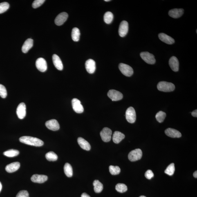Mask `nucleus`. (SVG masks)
<instances>
[{"label": "nucleus", "instance_id": "1", "mask_svg": "<svg viewBox=\"0 0 197 197\" xmlns=\"http://www.w3.org/2000/svg\"><path fill=\"white\" fill-rule=\"evenodd\" d=\"M19 141L23 144L38 147L44 144V142L40 139L30 136L22 137L20 138Z\"/></svg>", "mask_w": 197, "mask_h": 197}, {"label": "nucleus", "instance_id": "2", "mask_svg": "<svg viewBox=\"0 0 197 197\" xmlns=\"http://www.w3.org/2000/svg\"><path fill=\"white\" fill-rule=\"evenodd\" d=\"M157 88L161 91L170 92L174 91L175 87L172 83L162 81L158 83Z\"/></svg>", "mask_w": 197, "mask_h": 197}, {"label": "nucleus", "instance_id": "3", "mask_svg": "<svg viewBox=\"0 0 197 197\" xmlns=\"http://www.w3.org/2000/svg\"><path fill=\"white\" fill-rule=\"evenodd\" d=\"M142 156L141 150L137 149L130 152L128 155V158L131 161L134 162L140 160Z\"/></svg>", "mask_w": 197, "mask_h": 197}, {"label": "nucleus", "instance_id": "4", "mask_svg": "<svg viewBox=\"0 0 197 197\" xmlns=\"http://www.w3.org/2000/svg\"><path fill=\"white\" fill-rule=\"evenodd\" d=\"M119 68L121 73L126 76L130 77L133 75L134 71L133 68L129 65L120 63L119 65Z\"/></svg>", "mask_w": 197, "mask_h": 197}, {"label": "nucleus", "instance_id": "5", "mask_svg": "<svg viewBox=\"0 0 197 197\" xmlns=\"http://www.w3.org/2000/svg\"><path fill=\"white\" fill-rule=\"evenodd\" d=\"M126 120L130 123L133 124L136 121V113L134 108L132 107L127 108L126 112Z\"/></svg>", "mask_w": 197, "mask_h": 197}, {"label": "nucleus", "instance_id": "6", "mask_svg": "<svg viewBox=\"0 0 197 197\" xmlns=\"http://www.w3.org/2000/svg\"><path fill=\"white\" fill-rule=\"evenodd\" d=\"M141 58L146 63L149 64H154L155 63L154 56L147 52H142L140 53Z\"/></svg>", "mask_w": 197, "mask_h": 197}, {"label": "nucleus", "instance_id": "7", "mask_svg": "<svg viewBox=\"0 0 197 197\" xmlns=\"http://www.w3.org/2000/svg\"><path fill=\"white\" fill-rule=\"evenodd\" d=\"M107 95L109 98L113 101L120 100L122 99L123 95L121 92L114 90H109Z\"/></svg>", "mask_w": 197, "mask_h": 197}, {"label": "nucleus", "instance_id": "8", "mask_svg": "<svg viewBox=\"0 0 197 197\" xmlns=\"http://www.w3.org/2000/svg\"><path fill=\"white\" fill-rule=\"evenodd\" d=\"M112 134L111 130L108 127L104 128L100 133L101 138L104 142H108L111 140Z\"/></svg>", "mask_w": 197, "mask_h": 197}, {"label": "nucleus", "instance_id": "9", "mask_svg": "<svg viewBox=\"0 0 197 197\" xmlns=\"http://www.w3.org/2000/svg\"><path fill=\"white\" fill-rule=\"evenodd\" d=\"M72 108L74 111L77 113H82L84 111V108L81 104L80 100L74 98L72 101Z\"/></svg>", "mask_w": 197, "mask_h": 197}, {"label": "nucleus", "instance_id": "10", "mask_svg": "<svg viewBox=\"0 0 197 197\" xmlns=\"http://www.w3.org/2000/svg\"><path fill=\"white\" fill-rule=\"evenodd\" d=\"M129 30V24L127 21H122L119 28V34L121 37H124L127 35Z\"/></svg>", "mask_w": 197, "mask_h": 197}, {"label": "nucleus", "instance_id": "11", "mask_svg": "<svg viewBox=\"0 0 197 197\" xmlns=\"http://www.w3.org/2000/svg\"><path fill=\"white\" fill-rule=\"evenodd\" d=\"M36 66L37 69L41 72H46L47 69L46 61L42 58H39L36 61Z\"/></svg>", "mask_w": 197, "mask_h": 197}, {"label": "nucleus", "instance_id": "12", "mask_svg": "<svg viewBox=\"0 0 197 197\" xmlns=\"http://www.w3.org/2000/svg\"><path fill=\"white\" fill-rule=\"evenodd\" d=\"M17 114L20 119H23L26 115V106L24 103H21L18 106L17 109Z\"/></svg>", "mask_w": 197, "mask_h": 197}, {"label": "nucleus", "instance_id": "13", "mask_svg": "<svg viewBox=\"0 0 197 197\" xmlns=\"http://www.w3.org/2000/svg\"><path fill=\"white\" fill-rule=\"evenodd\" d=\"M68 17V14L66 12H61L56 17L55 21V24L57 26H61L67 20Z\"/></svg>", "mask_w": 197, "mask_h": 197}, {"label": "nucleus", "instance_id": "14", "mask_svg": "<svg viewBox=\"0 0 197 197\" xmlns=\"http://www.w3.org/2000/svg\"><path fill=\"white\" fill-rule=\"evenodd\" d=\"M46 125L48 129L52 131H57L59 129L58 122L56 120H51L46 122Z\"/></svg>", "mask_w": 197, "mask_h": 197}, {"label": "nucleus", "instance_id": "15", "mask_svg": "<svg viewBox=\"0 0 197 197\" xmlns=\"http://www.w3.org/2000/svg\"><path fill=\"white\" fill-rule=\"evenodd\" d=\"M85 66L87 71L90 74L94 73L96 70V63L93 59H90L86 61Z\"/></svg>", "mask_w": 197, "mask_h": 197}, {"label": "nucleus", "instance_id": "16", "mask_svg": "<svg viewBox=\"0 0 197 197\" xmlns=\"http://www.w3.org/2000/svg\"><path fill=\"white\" fill-rule=\"evenodd\" d=\"M48 177L46 175L35 174L32 175L31 180L34 182L38 183H42L46 181Z\"/></svg>", "mask_w": 197, "mask_h": 197}, {"label": "nucleus", "instance_id": "17", "mask_svg": "<svg viewBox=\"0 0 197 197\" xmlns=\"http://www.w3.org/2000/svg\"><path fill=\"white\" fill-rule=\"evenodd\" d=\"M165 133L168 136L172 138H180L182 137L181 133L179 131L172 128H168L165 130Z\"/></svg>", "mask_w": 197, "mask_h": 197}, {"label": "nucleus", "instance_id": "18", "mask_svg": "<svg viewBox=\"0 0 197 197\" xmlns=\"http://www.w3.org/2000/svg\"><path fill=\"white\" fill-rule=\"evenodd\" d=\"M169 65L173 71L177 72L179 70V61L176 57H172L169 60Z\"/></svg>", "mask_w": 197, "mask_h": 197}, {"label": "nucleus", "instance_id": "19", "mask_svg": "<svg viewBox=\"0 0 197 197\" xmlns=\"http://www.w3.org/2000/svg\"><path fill=\"white\" fill-rule=\"evenodd\" d=\"M184 10L182 8H175L169 11V16L174 19H178L181 17L184 14Z\"/></svg>", "mask_w": 197, "mask_h": 197}, {"label": "nucleus", "instance_id": "20", "mask_svg": "<svg viewBox=\"0 0 197 197\" xmlns=\"http://www.w3.org/2000/svg\"><path fill=\"white\" fill-rule=\"evenodd\" d=\"M158 37L162 42L168 44H172L175 42L174 39L165 33H160L158 34Z\"/></svg>", "mask_w": 197, "mask_h": 197}, {"label": "nucleus", "instance_id": "21", "mask_svg": "<svg viewBox=\"0 0 197 197\" xmlns=\"http://www.w3.org/2000/svg\"><path fill=\"white\" fill-rule=\"evenodd\" d=\"M20 166L19 162H12L6 166L5 169L8 173H12L18 170Z\"/></svg>", "mask_w": 197, "mask_h": 197}, {"label": "nucleus", "instance_id": "22", "mask_svg": "<svg viewBox=\"0 0 197 197\" xmlns=\"http://www.w3.org/2000/svg\"><path fill=\"white\" fill-rule=\"evenodd\" d=\"M52 59L54 66L58 70H63V66L62 61L58 56L54 54L52 56Z\"/></svg>", "mask_w": 197, "mask_h": 197}, {"label": "nucleus", "instance_id": "23", "mask_svg": "<svg viewBox=\"0 0 197 197\" xmlns=\"http://www.w3.org/2000/svg\"><path fill=\"white\" fill-rule=\"evenodd\" d=\"M33 40L31 39H29L25 41L22 48V50L23 53H26L33 46Z\"/></svg>", "mask_w": 197, "mask_h": 197}, {"label": "nucleus", "instance_id": "24", "mask_svg": "<svg viewBox=\"0 0 197 197\" xmlns=\"http://www.w3.org/2000/svg\"><path fill=\"white\" fill-rule=\"evenodd\" d=\"M77 142L80 147L83 149L87 151L91 149V145L89 142L82 137H79L78 138Z\"/></svg>", "mask_w": 197, "mask_h": 197}, {"label": "nucleus", "instance_id": "25", "mask_svg": "<svg viewBox=\"0 0 197 197\" xmlns=\"http://www.w3.org/2000/svg\"><path fill=\"white\" fill-rule=\"evenodd\" d=\"M125 138V135L124 134L121 133V132L116 131L114 133L113 140V142L115 144H119L123 139Z\"/></svg>", "mask_w": 197, "mask_h": 197}, {"label": "nucleus", "instance_id": "26", "mask_svg": "<svg viewBox=\"0 0 197 197\" xmlns=\"http://www.w3.org/2000/svg\"><path fill=\"white\" fill-rule=\"evenodd\" d=\"M71 35L73 40L75 42H77L80 39V30L77 28H73L72 30Z\"/></svg>", "mask_w": 197, "mask_h": 197}, {"label": "nucleus", "instance_id": "27", "mask_svg": "<svg viewBox=\"0 0 197 197\" xmlns=\"http://www.w3.org/2000/svg\"><path fill=\"white\" fill-rule=\"evenodd\" d=\"M94 190L96 193H99L101 192L104 189L103 184L98 180H95L93 182Z\"/></svg>", "mask_w": 197, "mask_h": 197}, {"label": "nucleus", "instance_id": "28", "mask_svg": "<svg viewBox=\"0 0 197 197\" xmlns=\"http://www.w3.org/2000/svg\"><path fill=\"white\" fill-rule=\"evenodd\" d=\"M64 171L65 174L69 178L73 176V169L70 164L66 163L64 166Z\"/></svg>", "mask_w": 197, "mask_h": 197}, {"label": "nucleus", "instance_id": "29", "mask_svg": "<svg viewBox=\"0 0 197 197\" xmlns=\"http://www.w3.org/2000/svg\"><path fill=\"white\" fill-rule=\"evenodd\" d=\"M114 19V15L111 12H106L104 16V22L107 24H110L113 21Z\"/></svg>", "mask_w": 197, "mask_h": 197}, {"label": "nucleus", "instance_id": "30", "mask_svg": "<svg viewBox=\"0 0 197 197\" xmlns=\"http://www.w3.org/2000/svg\"><path fill=\"white\" fill-rule=\"evenodd\" d=\"M19 153V152L18 150L10 149L4 152L3 154L7 157H12L17 156Z\"/></svg>", "mask_w": 197, "mask_h": 197}, {"label": "nucleus", "instance_id": "31", "mask_svg": "<svg viewBox=\"0 0 197 197\" xmlns=\"http://www.w3.org/2000/svg\"><path fill=\"white\" fill-rule=\"evenodd\" d=\"M46 159L49 161H56L58 159L57 155L52 151L47 153L46 155Z\"/></svg>", "mask_w": 197, "mask_h": 197}, {"label": "nucleus", "instance_id": "32", "mask_svg": "<svg viewBox=\"0 0 197 197\" xmlns=\"http://www.w3.org/2000/svg\"><path fill=\"white\" fill-rule=\"evenodd\" d=\"M115 189L118 192L124 193L127 190V187L125 184L118 183L116 185Z\"/></svg>", "mask_w": 197, "mask_h": 197}, {"label": "nucleus", "instance_id": "33", "mask_svg": "<svg viewBox=\"0 0 197 197\" xmlns=\"http://www.w3.org/2000/svg\"><path fill=\"white\" fill-rule=\"evenodd\" d=\"M166 117V114L163 111H160L156 114L155 118L158 122L162 123L164 121Z\"/></svg>", "mask_w": 197, "mask_h": 197}, {"label": "nucleus", "instance_id": "34", "mask_svg": "<svg viewBox=\"0 0 197 197\" xmlns=\"http://www.w3.org/2000/svg\"><path fill=\"white\" fill-rule=\"evenodd\" d=\"M109 171L112 175H115L120 174L121 169L118 166L110 165L109 167Z\"/></svg>", "mask_w": 197, "mask_h": 197}, {"label": "nucleus", "instance_id": "35", "mask_svg": "<svg viewBox=\"0 0 197 197\" xmlns=\"http://www.w3.org/2000/svg\"><path fill=\"white\" fill-rule=\"evenodd\" d=\"M175 170V164L172 163L168 166L165 171V173L169 176H172L174 174Z\"/></svg>", "mask_w": 197, "mask_h": 197}, {"label": "nucleus", "instance_id": "36", "mask_svg": "<svg viewBox=\"0 0 197 197\" xmlns=\"http://www.w3.org/2000/svg\"><path fill=\"white\" fill-rule=\"evenodd\" d=\"M10 5L8 2H3L0 3V14L7 11Z\"/></svg>", "mask_w": 197, "mask_h": 197}, {"label": "nucleus", "instance_id": "37", "mask_svg": "<svg viewBox=\"0 0 197 197\" xmlns=\"http://www.w3.org/2000/svg\"><path fill=\"white\" fill-rule=\"evenodd\" d=\"M7 92L6 88L3 85L0 84V96L3 98H6Z\"/></svg>", "mask_w": 197, "mask_h": 197}, {"label": "nucleus", "instance_id": "38", "mask_svg": "<svg viewBox=\"0 0 197 197\" xmlns=\"http://www.w3.org/2000/svg\"><path fill=\"white\" fill-rule=\"evenodd\" d=\"M45 0H36L32 4V7L34 8H37L40 7L45 2Z\"/></svg>", "mask_w": 197, "mask_h": 197}, {"label": "nucleus", "instance_id": "39", "mask_svg": "<svg viewBox=\"0 0 197 197\" xmlns=\"http://www.w3.org/2000/svg\"><path fill=\"white\" fill-rule=\"evenodd\" d=\"M16 197H29V193L26 190L21 191L18 193Z\"/></svg>", "mask_w": 197, "mask_h": 197}, {"label": "nucleus", "instance_id": "40", "mask_svg": "<svg viewBox=\"0 0 197 197\" xmlns=\"http://www.w3.org/2000/svg\"><path fill=\"white\" fill-rule=\"evenodd\" d=\"M154 176V175L151 170H148L145 173V177L148 179H151Z\"/></svg>", "mask_w": 197, "mask_h": 197}, {"label": "nucleus", "instance_id": "41", "mask_svg": "<svg viewBox=\"0 0 197 197\" xmlns=\"http://www.w3.org/2000/svg\"><path fill=\"white\" fill-rule=\"evenodd\" d=\"M191 114L192 116L195 117H197V110H195L193 112H192Z\"/></svg>", "mask_w": 197, "mask_h": 197}, {"label": "nucleus", "instance_id": "42", "mask_svg": "<svg viewBox=\"0 0 197 197\" xmlns=\"http://www.w3.org/2000/svg\"><path fill=\"white\" fill-rule=\"evenodd\" d=\"M81 197H91L89 195L87 194L86 193H82V195H81Z\"/></svg>", "mask_w": 197, "mask_h": 197}, {"label": "nucleus", "instance_id": "43", "mask_svg": "<svg viewBox=\"0 0 197 197\" xmlns=\"http://www.w3.org/2000/svg\"><path fill=\"white\" fill-rule=\"evenodd\" d=\"M193 176L195 177V178H197V171L193 173Z\"/></svg>", "mask_w": 197, "mask_h": 197}, {"label": "nucleus", "instance_id": "44", "mask_svg": "<svg viewBox=\"0 0 197 197\" xmlns=\"http://www.w3.org/2000/svg\"><path fill=\"white\" fill-rule=\"evenodd\" d=\"M2 189V185L1 182H0V192H1Z\"/></svg>", "mask_w": 197, "mask_h": 197}, {"label": "nucleus", "instance_id": "45", "mask_svg": "<svg viewBox=\"0 0 197 197\" xmlns=\"http://www.w3.org/2000/svg\"><path fill=\"white\" fill-rule=\"evenodd\" d=\"M104 1H106V2H108V1H110V0H105Z\"/></svg>", "mask_w": 197, "mask_h": 197}, {"label": "nucleus", "instance_id": "46", "mask_svg": "<svg viewBox=\"0 0 197 197\" xmlns=\"http://www.w3.org/2000/svg\"><path fill=\"white\" fill-rule=\"evenodd\" d=\"M140 197H146L144 196H141Z\"/></svg>", "mask_w": 197, "mask_h": 197}]
</instances>
